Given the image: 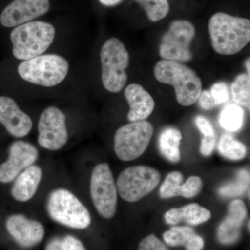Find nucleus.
<instances>
[{
	"instance_id": "obj_1",
	"label": "nucleus",
	"mask_w": 250,
	"mask_h": 250,
	"mask_svg": "<svg viewBox=\"0 0 250 250\" xmlns=\"http://www.w3.org/2000/svg\"><path fill=\"white\" fill-rule=\"evenodd\" d=\"M212 46L217 53L233 55L250 41V21L225 13H216L208 22Z\"/></svg>"
},
{
	"instance_id": "obj_2",
	"label": "nucleus",
	"mask_w": 250,
	"mask_h": 250,
	"mask_svg": "<svg viewBox=\"0 0 250 250\" xmlns=\"http://www.w3.org/2000/svg\"><path fill=\"white\" fill-rule=\"evenodd\" d=\"M156 80L172 85L179 104L189 106L194 104L202 92L201 79L191 68L174 61L162 60L154 69Z\"/></svg>"
},
{
	"instance_id": "obj_3",
	"label": "nucleus",
	"mask_w": 250,
	"mask_h": 250,
	"mask_svg": "<svg viewBox=\"0 0 250 250\" xmlns=\"http://www.w3.org/2000/svg\"><path fill=\"white\" fill-rule=\"evenodd\" d=\"M55 28L43 21H31L14 28L11 34L13 54L27 61L42 55L53 42Z\"/></svg>"
},
{
	"instance_id": "obj_4",
	"label": "nucleus",
	"mask_w": 250,
	"mask_h": 250,
	"mask_svg": "<svg viewBox=\"0 0 250 250\" xmlns=\"http://www.w3.org/2000/svg\"><path fill=\"white\" fill-rule=\"evenodd\" d=\"M69 71L66 59L57 54H43L23 61L18 67L22 80L44 87H53L65 80Z\"/></svg>"
},
{
	"instance_id": "obj_5",
	"label": "nucleus",
	"mask_w": 250,
	"mask_h": 250,
	"mask_svg": "<svg viewBox=\"0 0 250 250\" xmlns=\"http://www.w3.org/2000/svg\"><path fill=\"white\" fill-rule=\"evenodd\" d=\"M100 59L104 86L111 93L121 91L127 82L126 69L130 59L124 44L116 38L108 39L102 47Z\"/></svg>"
},
{
	"instance_id": "obj_6",
	"label": "nucleus",
	"mask_w": 250,
	"mask_h": 250,
	"mask_svg": "<svg viewBox=\"0 0 250 250\" xmlns=\"http://www.w3.org/2000/svg\"><path fill=\"white\" fill-rule=\"evenodd\" d=\"M47 210L52 220L67 228L84 229L91 223V217L86 207L66 189H57L51 192Z\"/></svg>"
},
{
	"instance_id": "obj_7",
	"label": "nucleus",
	"mask_w": 250,
	"mask_h": 250,
	"mask_svg": "<svg viewBox=\"0 0 250 250\" xmlns=\"http://www.w3.org/2000/svg\"><path fill=\"white\" fill-rule=\"evenodd\" d=\"M154 133L149 122H131L117 130L114 136V150L121 160H134L147 149Z\"/></svg>"
},
{
	"instance_id": "obj_8",
	"label": "nucleus",
	"mask_w": 250,
	"mask_h": 250,
	"mask_svg": "<svg viewBox=\"0 0 250 250\" xmlns=\"http://www.w3.org/2000/svg\"><path fill=\"white\" fill-rule=\"evenodd\" d=\"M160 179L159 171L149 166H131L120 174L117 180V190L125 201H139L154 190Z\"/></svg>"
},
{
	"instance_id": "obj_9",
	"label": "nucleus",
	"mask_w": 250,
	"mask_h": 250,
	"mask_svg": "<svg viewBox=\"0 0 250 250\" xmlns=\"http://www.w3.org/2000/svg\"><path fill=\"white\" fill-rule=\"evenodd\" d=\"M90 195L95 208L103 218L109 219L116 211V184L107 164H100L94 167L90 178Z\"/></svg>"
},
{
	"instance_id": "obj_10",
	"label": "nucleus",
	"mask_w": 250,
	"mask_h": 250,
	"mask_svg": "<svg viewBox=\"0 0 250 250\" xmlns=\"http://www.w3.org/2000/svg\"><path fill=\"white\" fill-rule=\"evenodd\" d=\"M195 35L193 24L188 21H174L163 36L159 54L164 60L190 62V45Z\"/></svg>"
},
{
	"instance_id": "obj_11",
	"label": "nucleus",
	"mask_w": 250,
	"mask_h": 250,
	"mask_svg": "<svg viewBox=\"0 0 250 250\" xmlns=\"http://www.w3.org/2000/svg\"><path fill=\"white\" fill-rule=\"evenodd\" d=\"M38 130V142L46 149L59 150L66 144L68 139L66 116L55 106H49L42 111Z\"/></svg>"
},
{
	"instance_id": "obj_12",
	"label": "nucleus",
	"mask_w": 250,
	"mask_h": 250,
	"mask_svg": "<svg viewBox=\"0 0 250 250\" xmlns=\"http://www.w3.org/2000/svg\"><path fill=\"white\" fill-rule=\"evenodd\" d=\"M7 161L0 165V182L9 183L24 169L33 165L39 157L37 149L31 143L15 141L9 148Z\"/></svg>"
},
{
	"instance_id": "obj_13",
	"label": "nucleus",
	"mask_w": 250,
	"mask_h": 250,
	"mask_svg": "<svg viewBox=\"0 0 250 250\" xmlns=\"http://www.w3.org/2000/svg\"><path fill=\"white\" fill-rule=\"evenodd\" d=\"M49 0H14L0 16V23L5 27H16L31 22L49 11Z\"/></svg>"
},
{
	"instance_id": "obj_14",
	"label": "nucleus",
	"mask_w": 250,
	"mask_h": 250,
	"mask_svg": "<svg viewBox=\"0 0 250 250\" xmlns=\"http://www.w3.org/2000/svg\"><path fill=\"white\" fill-rule=\"evenodd\" d=\"M6 227L9 234L22 248H30L37 246L45 236L43 225L24 215H11L6 220Z\"/></svg>"
},
{
	"instance_id": "obj_15",
	"label": "nucleus",
	"mask_w": 250,
	"mask_h": 250,
	"mask_svg": "<svg viewBox=\"0 0 250 250\" xmlns=\"http://www.w3.org/2000/svg\"><path fill=\"white\" fill-rule=\"evenodd\" d=\"M0 123L16 138L27 136L33 126L30 117L19 108L14 99L6 96H0Z\"/></svg>"
},
{
	"instance_id": "obj_16",
	"label": "nucleus",
	"mask_w": 250,
	"mask_h": 250,
	"mask_svg": "<svg viewBox=\"0 0 250 250\" xmlns=\"http://www.w3.org/2000/svg\"><path fill=\"white\" fill-rule=\"evenodd\" d=\"M247 216V208L241 200H233L229 207L226 218L219 226L217 237L222 244L236 243L241 236V226Z\"/></svg>"
},
{
	"instance_id": "obj_17",
	"label": "nucleus",
	"mask_w": 250,
	"mask_h": 250,
	"mask_svg": "<svg viewBox=\"0 0 250 250\" xmlns=\"http://www.w3.org/2000/svg\"><path fill=\"white\" fill-rule=\"evenodd\" d=\"M125 97L129 105L127 118L130 122L145 121L154 111V99L142 85L131 83L125 90Z\"/></svg>"
},
{
	"instance_id": "obj_18",
	"label": "nucleus",
	"mask_w": 250,
	"mask_h": 250,
	"mask_svg": "<svg viewBox=\"0 0 250 250\" xmlns=\"http://www.w3.org/2000/svg\"><path fill=\"white\" fill-rule=\"evenodd\" d=\"M42 175L41 167L34 164L18 174L11 189L15 200L21 202L30 200L37 191Z\"/></svg>"
},
{
	"instance_id": "obj_19",
	"label": "nucleus",
	"mask_w": 250,
	"mask_h": 250,
	"mask_svg": "<svg viewBox=\"0 0 250 250\" xmlns=\"http://www.w3.org/2000/svg\"><path fill=\"white\" fill-rule=\"evenodd\" d=\"M166 244L171 247L184 246L187 250H202L203 238L188 227L175 226L164 233Z\"/></svg>"
},
{
	"instance_id": "obj_20",
	"label": "nucleus",
	"mask_w": 250,
	"mask_h": 250,
	"mask_svg": "<svg viewBox=\"0 0 250 250\" xmlns=\"http://www.w3.org/2000/svg\"><path fill=\"white\" fill-rule=\"evenodd\" d=\"M182 139V134L176 128L167 127L163 130L159 138V149L167 160L172 163L180 161Z\"/></svg>"
},
{
	"instance_id": "obj_21",
	"label": "nucleus",
	"mask_w": 250,
	"mask_h": 250,
	"mask_svg": "<svg viewBox=\"0 0 250 250\" xmlns=\"http://www.w3.org/2000/svg\"><path fill=\"white\" fill-rule=\"evenodd\" d=\"M244 121V111L237 104H230L224 108L220 114L219 123L224 129L235 132L241 129Z\"/></svg>"
},
{
	"instance_id": "obj_22",
	"label": "nucleus",
	"mask_w": 250,
	"mask_h": 250,
	"mask_svg": "<svg viewBox=\"0 0 250 250\" xmlns=\"http://www.w3.org/2000/svg\"><path fill=\"white\" fill-rule=\"evenodd\" d=\"M218 151L224 157L229 160H241L246 157L247 148L229 134H224L218 143Z\"/></svg>"
},
{
	"instance_id": "obj_23",
	"label": "nucleus",
	"mask_w": 250,
	"mask_h": 250,
	"mask_svg": "<svg viewBox=\"0 0 250 250\" xmlns=\"http://www.w3.org/2000/svg\"><path fill=\"white\" fill-rule=\"evenodd\" d=\"M231 93L237 104L250 109V77L247 74H241L236 77L231 84Z\"/></svg>"
},
{
	"instance_id": "obj_24",
	"label": "nucleus",
	"mask_w": 250,
	"mask_h": 250,
	"mask_svg": "<svg viewBox=\"0 0 250 250\" xmlns=\"http://www.w3.org/2000/svg\"><path fill=\"white\" fill-rule=\"evenodd\" d=\"M181 220H184L189 225H198L207 222L210 218V212L198 204H190L179 208Z\"/></svg>"
},
{
	"instance_id": "obj_25",
	"label": "nucleus",
	"mask_w": 250,
	"mask_h": 250,
	"mask_svg": "<svg viewBox=\"0 0 250 250\" xmlns=\"http://www.w3.org/2000/svg\"><path fill=\"white\" fill-rule=\"evenodd\" d=\"M249 186V172L241 170L237 174V178L234 181L225 184L219 189V194L223 197L240 196L248 190Z\"/></svg>"
},
{
	"instance_id": "obj_26",
	"label": "nucleus",
	"mask_w": 250,
	"mask_h": 250,
	"mask_svg": "<svg viewBox=\"0 0 250 250\" xmlns=\"http://www.w3.org/2000/svg\"><path fill=\"white\" fill-rule=\"evenodd\" d=\"M146 11L147 18L152 22H157L166 17L169 12L167 0H135Z\"/></svg>"
},
{
	"instance_id": "obj_27",
	"label": "nucleus",
	"mask_w": 250,
	"mask_h": 250,
	"mask_svg": "<svg viewBox=\"0 0 250 250\" xmlns=\"http://www.w3.org/2000/svg\"><path fill=\"white\" fill-rule=\"evenodd\" d=\"M183 182V175L178 171H174L167 174L159 190L161 198L167 199L179 196L180 188Z\"/></svg>"
},
{
	"instance_id": "obj_28",
	"label": "nucleus",
	"mask_w": 250,
	"mask_h": 250,
	"mask_svg": "<svg viewBox=\"0 0 250 250\" xmlns=\"http://www.w3.org/2000/svg\"><path fill=\"white\" fill-rule=\"evenodd\" d=\"M202 188V181L200 177L192 176L187 179L185 183L182 184L179 196L186 198H192L196 196Z\"/></svg>"
},
{
	"instance_id": "obj_29",
	"label": "nucleus",
	"mask_w": 250,
	"mask_h": 250,
	"mask_svg": "<svg viewBox=\"0 0 250 250\" xmlns=\"http://www.w3.org/2000/svg\"><path fill=\"white\" fill-rule=\"evenodd\" d=\"M210 92L217 106L226 103L229 98L228 86L225 82H220L214 83Z\"/></svg>"
},
{
	"instance_id": "obj_30",
	"label": "nucleus",
	"mask_w": 250,
	"mask_h": 250,
	"mask_svg": "<svg viewBox=\"0 0 250 250\" xmlns=\"http://www.w3.org/2000/svg\"><path fill=\"white\" fill-rule=\"evenodd\" d=\"M139 250H169L154 234L149 235L140 243Z\"/></svg>"
},
{
	"instance_id": "obj_31",
	"label": "nucleus",
	"mask_w": 250,
	"mask_h": 250,
	"mask_svg": "<svg viewBox=\"0 0 250 250\" xmlns=\"http://www.w3.org/2000/svg\"><path fill=\"white\" fill-rule=\"evenodd\" d=\"M195 125L197 129L200 130L204 137H212L215 136L213 125L207 118L202 116H198L195 119Z\"/></svg>"
},
{
	"instance_id": "obj_32",
	"label": "nucleus",
	"mask_w": 250,
	"mask_h": 250,
	"mask_svg": "<svg viewBox=\"0 0 250 250\" xmlns=\"http://www.w3.org/2000/svg\"><path fill=\"white\" fill-rule=\"evenodd\" d=\"M63 250H85L83 243L75 237L66 236L62 239Z\"/></svg>"
},
{
	"instance_id": "obj_33",
	"label": "nucleus",
	"mask_w": 250,
	"mask_h": 250,
	"mask_svg": "<svg viewBox=\"0 0 250 250\" xmlns=\"http://www.w3.org/2000/svg\"><path fill=\"white\" fill-rule=\"evenodd\" d=\"M199 104L203 109L209 110L217 106L210 90H204L198 99Z\"/></svg>"
},
{
	"instance_id": "obj_34",
	"label": "nucleus",
	"mask_w": 250,
	"mask_h": 250,
	"mask_svg": "<svg viewBox=\"0 0 250 250\" xmlns=\"http://www.w3.org/2000/svg\"><path fill=\"white\" fill-rule=\"evenodd\" d=\"M215 145V136L202 138L200 146V152L202 155L210 156L214 149Z\"/></svg>"
},
{
	"instance_id": "obj_35",
	"label": "nucleus",
	"mask_w": 250,
	"mask_h": 250,
	"mask_svg": "<svg viewBox=\"0 0 250 250\" xmlns=\"http://www.w3.org/2000/svg\"><path fill=\"white\" fill-rule=\"evenodd\" d=\"M164 220L166 223L170 225H175L180 223L181 218L179 208H173L167 210L164 215Z\"/></svg>"
},
{
	"instance_id": "obj_36",
	"label": "nucleus",
	"mask_w": 250,
	"mask_h": 250,
	"mask_svg": "<svg viewBox=\"0 0 250 250\" xmlns=\"http://www.w3.org/2000/svg\"><path fill=\"white\" fill-rule=\"evenodd\" d=\"M45 250H63L62 239L54 238L49 241L46 246Z\"/></svg>"
},
{
	"instance_id": "obj_37",
	"label": "nucleus",
	"mask_w": 250,
	"mask_h": 250,
	"mask_svg": "<svg viewBox=\"0 0 250 250\" xmlns=\"http://www.w3.org/2000/svg\"><path fill=\"white\" fill-rule=\"evenodd\" d=\"M102 4L106 6H113L119 4L123 0H99Z\"/></svg>"
},
{
	"instance_id": "obj_38",
	"label": "nucleus",
	"mask_w": 250,
	"mask_h": 250,
	"mask_svg": "<svg viewBox=\"0 0 250 250\" xmlns=\"http://www.w3.org/2000/svg\"><path fill=\"white\" fill-rule=\"evenodd\" d=\"M250 59H248L246 62V68H247V70H248V75H250Z\"/></svg>"
}]
</instances>
